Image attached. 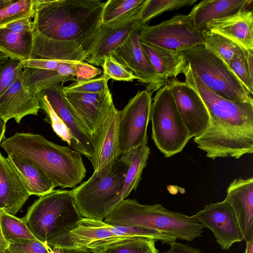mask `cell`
<instances>
[{
    "label": "cell",
    "instance_id": "1",
    "mask_svg": "<svg viewBox=\"0 0 253 253\" xmlns=\"http://www.w3.org/2000/svg\"><path fill=\"white\" fill-rule=\"evenodd\" d=\"M105 3L100 0H34L35 58L86 60L101 26Z\"/></svg>",
    "mask_w": 253,
    "mask_h": 253
},
{
    "label": "cell",
    "instance_id": "2",
    "mask_svg": "<svg viewBox=\"0 0 253 253\" xmlns=\"http://www.w3.org/2000/svg\"><path fill=\"white\" fill-rule=\"evenodd\" d=\"M185 82L199 94L208 109L210 125L193 140L206 157L240 158L253 152V102L226 99L208 88L187 64Z\"/></svg>",
    "mask_w": 253,
    "mask_h": 253
},
{
    "label": "cell",
    "instance_id": "3",
    "mask_svg": "<svg viewBox=\"0 0 253 253\" xmlns=\"http://www.w3.org/2000/svg\"><path fill=\"white\" fill-rule=\"evenodd\" d=\"M0 146L7 156L22 158L37 167L54 187L75 188L86 175L80 152L51 142L41 134L17 132L5 137Z\"/></svg>",
    "mask_w": 253,
    "mask_h": 253
},
{
    "label": "cell",
    "instance_id": "4",
    "mask_svg": "<svg viewBox=\"0 0 253 253\" xmlns=\"http://www.w3.org/2000/svg\"><path fill=\"white\" fill-rule=\"evenodd\" d=\"M104 221L115 226L152 228L188 241L201 237L204 228L192 216L169 211L159 204H141L130 199L122 201Z\"/></svg>",
    "mask_w": 253,
    "mask_h": 253
},
{
    "label": "cell",
    "instance_id": "5",
    "mask_svg": "<svg viewBox=\"0 0 253 253\" xmlns=\"http://www.w3.org/2000/svg\"><path fill=\"white\" fill-rule=\"evenodd\" d=\"M134 236L152 238L162 244L176 241L172 235L145 227L115 226L103 220L82 217L72 228L48 241L50 248L78 250L82 253H94L118 240Z\"/></svg>",
    "mask_w": 253,
    "mask_h": 253
},
{
    "label": "cell",
    "instance_id": "6",
    "mask_svg": "<svg viewBox=\"0 0 253 253\" xmlns=\"http://www.w3.org/2000/svg\"><path fill=\"white\" fill-rule=\"evenodd\" d=\"M82 217L72 190L58 189L35 200L22 218L35 237L47 244L73 227Z\"/></svg>",
    "mask_w": 253,
    "mask_h": 253
},
{
    "label": "cell",
    "instance_id": "7",
    "mask_svg": "<svg viewBox=\"0 0 253 253\" xmlns=\"http://www.w3.org/2000/svg\"><path fill=\"white\" fill-rule=\"evenodd\" d=\"M128 168L127 160L122 155L110 172L100 176L93 172L88 180L72 190L83 217L103 220L119 205Z\"/></svg>",
    "mask_w": 253,
    "mask_h": 253
},
{
    "label": "cell",
    "instance_id": "8",
    "mask_svg": "<svg viewBox=\"0 0 253 253\" xmlns=\"http://www.w3.org/2000/svg\"><path fill=\"white\" fill-rule=\"evenodd\" d=\"M63 84H55L36 94L45 122L54 132L73 149L90 161L92 157L93 137L74 114L62 92Z\"/></svg>",
    "mask_w": 253,
    "mask_h": 253
},
{
    "label": "cell",
    "instance_id": "9",
    "mask_svg": "<svg viewBox=\"0 0 253 253\" xmlns=\"http://www.w3.org/2000/svg\"><path fill=\"white\" fill-rule=\"evenodd\" d=\"M150 120L153 140L166 158L181 152L191 139L167 84L157 91Z\"/></svg>",
    "mask_w": 253,
    "mask_h": 253
},
{
    "label": "cell",
    "instance_id": "10",
    "mask_svg": "<svg viewBox=\"0 0 253 253\" xmlns=\"http://www.w3.org/2000/svg\"><path fill=\"white\" fill-rule=\"evenodd\" d=\"M186 64L210 89L229 100L253 102L251 95L228 66L203 44L180 52Z\"/></svg>",
    "mask_w": 253,
    "mask_h": 253
},
{
    "label": "cell",
    "instance_id": "11",
    "mask_svg": "<svg viewBox=\"0 0 253 253\" xmlns=\"http://www.w3.org/2000/svg\"><path fill=\"white\" fill-rule=\"evenodd\" d=\"M136 28L141 43L176 52L204 44L203 32L195 29L189 14H177L157 25Z\"/></svg>",
    "mask_w": 253,
    "mask_h": 253
},
{
    "label": "cell",
    "instance_id": "12",
    "mask_svg": "<svg viewBox=\"0 0 253 253\" xmlns=\"http://www.w3.org/2000/svg\"><path fill=\"white\" fill-rule=\"evenodd\" d=\"M152 93L139 91L119 111L118 125L120 156L142 145H147V127L150 120Z\"/></svg>",
    "mask_w": 253,
    "mask_h": 253
},
{
    "label": "cell",
    "instance_id": "13",
    "mask_svg": "<svg viewBox=\"0 0 253 253\" xmlns=\"http://www.w3.org/2000/svg\"><path fill=\"white\" fill-rule=\"evenodd\" d=\"M110 54L131 72L138 82L145 84L148 91L152 93L165 85L158 77L143 50L136 27L130 32L122 44Z\"/></svg>",
    "mask_w": 253,
    "mask_h": 253
},
{
    "label": "cell",
    "instance_id": "14",
    "mask_svg": "<svg viewBox=\"0 0 253 253\" xmlns=\"http://www.w3.org/2000/svg\"><path fill=\"white\" fill-rule=\"evenodd\" d=\"M192 216L212 232L222 250H228L234 243L244 240L234 211L225 199L207 205Z\"/></svg>",
    "mask_w": 253,
    "mask_h": 253
},
{
    "label": "cell",
    "instance_id": "15",
    "mask_svg": "<svg viewBox=\"0 0 253 253\" xmlns=\"http://www.w3.org/2000/svg\"><path fill=\"white\" fill-rule=\"evenodd\" d=\"M167 84L188 130L190 138L200 136L206 130L210 122L204 101L197 92L185 82L175 78L169 79Z\"/></svg>",
    "mask_w": 253,
    "mask_h": 253
},
{
    "label": "cell",
    "instance_id": "16",
    "mask_svg": "<svg viewBox=\"0 0 253 253\" xmlns=\"http://www.w3.org/2000/svg\"><path fill=\"white\" fill-rule=\"evenodd\" d=\"M63 93L74 114L93 137L114 105L109 89L101 93Z\"/></svg>",
    "mask_w": 253,
    "mask_h": 253
},
{
    "label": "cell",
    "instance_id": "17",
    "mask_svg": "<svg viewBox=\"0 0 253 253\" xmlns=\"http://www.w3.org/2000/svg\"><path fill=\"white\" fill-rule=\"evenodd\" d=\"M119 111L114 105L97 133L94 135L92 157L90 160L94 172L104 176L112 169L120 157L119 148Z\"/></svg>",
    "mask_w": 253,
    "mask_h": 253
},
{
    "label": "cell",
    "instance_id": "18",
    "mask_svg": "<svg viewBox=\"0 0 253 253\" xmlns=\"http://www.w3.org/2000/svg\"><path fill=\"white\" fill-rule=\"evenodd\" d=\"M225 200L232 208L243 240L253 239V178L234 179L228 186Z\"/></svg>",
    "mask_w": 253,
    "mask_h": 253
},
{
    "label": "cell",
    "instance_id": "19",
    "mask_svg": "<svg viewBox=\"0 0 253 253\" xmlns=\"http://www.w3.org/2000/svg\"><path fill=\"white\" fill-rule=\"evenodd\" d=\"M21 74L0 96V118L5 123L14 119L19 124L22 119L27 115H38L40 109L37 95L24 87Z\"/></svg>",
    "mask_w": 253,
    "mask_h": 253
},
{
    "label": "cell",
    "instance_id": "20",
    "mask_svg": "<svg viewBox=\"0 0 253 253\" xmlns=\"http://www.w3.org/2000/svg\"><path fill=\"white\" fill-rule=\"evenodd\" d=\"M206 30L229 39L246 50H253V10L243 9L212 20L207 24Z\"/></svg>",
    "mask_w": 253,
    "mask_h": 253
},
{
    "label": "cell",
    "instance_id": "21",
    "mask_svg": "<svg viewBox=\"0 0 253 253\" xmlns=\"http://www.w3.org/2000/svg\"><path fill=\"white\" fill-rule=\"evenodd\" d=\"M30 196L8 158L0 152V209L15 215Z\"/></svg>",
    "mask_w": 253,
    "mask_h": 253
},
{
    "label": "cell",
    "instance_id": "22",
    "mask_svg": "<svg viewBox=\"0 0 253 253\" xmlns=\"http://www.w3.org/2000/svg\"><path fill=\"white\" fill-rule=\"evenodd\" d=\"M252 2L250 0H204L195 5L188 14L195 29L203 32L211 21L247 9Z\"/></svg>",
    "mask_w": 253,
    "mask_h": 253
},
{
    "label": "cell",
    "instance_id": "23",
    "mask_svg": "<svg viewBox=\"0 0 253 253\" xmlns=\"http://www.w3.org/2000/svg\"><path fill=\"white\" fill-rule=\"evenodd\" d=\"M138 20L115 27L101 24L93 48L86 60L87 62L91 65L102 66L105 58L117 49L137 27Z\"/></svg>",
    "mask_w": 253,
    "mask_h": 253
},
{
    "label": "cell",
    "instance_id": "24",
    "mask_svg": "<svg viewBox=\"0 0 253 253\" xmlns=\"http://www.w3.org/2000/svg\"><path fill=\"white\" fill-rule=\"evenodd\" d=\"M141 44L158 77L165 84L169 78H175L178 75L183 74L186 61L180 52L144 43Z\"/></svg>",
    "mask_w": 253,
    "mask_h": 253
},
{
    "label": "cell",
    "instance_id": "25",
    "mask_svg": "<svg viewBox=\"0 0 253 253\" xmlns=\"http://www.w3.org/2000/svg\"><path fill=\"white\" fill-rule=\"evenodd\" d=\"M7 158L30 196L40 197L54 190V186L35 166L16 156Z\"/></svg>",
    "mask_w": 253,
    "mask_h": 253
},
{
    "label": "cell",
    "instance_id": "26",
    "mask_svg": "<svg viewBox=\"0 0 253 253\" xmlns=\"http://www.w3.org/2000/svg\"><path fill=\"white\" fill-rule=\"evenodd\" d=\"M146 0L106 1L102 14V24L115 27L138 19Z\"/></svg>",
    "mask_w": 253,
    "mask_h": 253
},
{
    "label": "cell",
    "instance_id": "27",
    "mask_svg": "<svg viewBox=\"0 0 253 253\" xmlns=\"http://www.w3.org/2000/svg\"><path fill=\"white\" fill-rule=\"evenodd\" d=\"M150 154L147 145H142L122 155L128 163V168L121 192L122 201L137 189Z\"/></svg>",
    "mask_w": 253,
    "mask_h": 253
},
{
    "label": "cell",
    "instance_id": "28",
    "mask_svg": "<svg viewBox=\"0 0 253 253\" xmlns=\"http://www.w3.org/2000/svg\"><path fill=\"white\" fill-rule=\"evenodd\" d=\"M0 52L21 61L36 58L32 33L16 34L5 28H0Z\"/></svg>",
    "mask_w": 253,
    "mask_h": 253
},
{
    "label": "cell",
    "instance_id": "29",
    "mask_svg": "<svg viewBox=\"0 0 253 253\" xmlns=\"http://www.w3.org/2000/svg\"><path fill=\"white\" fill-rule=\"evenodd\" d=\"M21 79L24 87L34 94H37L55 84L77 80L73 77L61 75L55 70H42L24 67Z\"/></svg>",
    "mask_w": 253,
    "mask_h": 253
},
{
    "label": "cell",
    "instance_id": "30",
    "mask_svg": "<svg viewBox=\"0 0 253 253\" xmlns=\"http://www.w3.org/2000/svg\"><path fill=\"white\" fill-rule=\"evenodd\" d=\"M203 35L205 47L227 66L236 55L246 50L232 41L217 33L206 30L203 31Z\"/></svg>",
    "mask_w": 253,
    "mask_h": 253
},
{
    "label": "cell",
    "instance_id": "31",
    "mask_svg": "<svg viewBox=\"0 0 253 253\" xmlns=\"http://www.w3.org/2000/svg\"><path fill=\"white\" fill-rule=\"evenodd\" d=\"M156 241L143 237H129L113 242L94 253H159Z\"/></svg>",
    "mask_w": 253,
    "mask_h": 253
},
{
    "label": "cell",
    "instance_id": "32",
    "mask_svg": "<svg viewBox=\"0 0 253 253\" xmlns=\"http://www.w3.org/2000/svg\"><path fill=\"white\" fill-rule=\"evenodd\" d=\"M1 227L4 237L9 244L39 241L30 230L23 218H18L4 211L1 216Z\"/></svg>",
    "mask_w": 253,
    "mask_h": 253
},
{
    "label": "cell",
    "instance_id": "33",
    "mask_svg": "<svg viewBox=\"0 0 253 253\" xmlns=\"http://www.w3.org/2000/svg\"><path fill=\"white\" fill-rule=\"evenodd\" d=\"M228 66L248 92L253 95V50H245L236 55Z\"/></svg>",
    "mask_w": 253,
    "mask_h": 253
},
{
    "label": "cell",
    "instance_id": "34",
    "mask_svg": "<svg viewBox=\"0 0 253 253\" xmlns=\"http://www.w3.org/2000/svg\"><path fill=\"white\" fill-rule=\"evenodd\" d=\"M196 1V0H147L137 21V27L145 25L165 12L191 5Z\"/></svg>",
    "mask_w": 253,
    "mask_h": 253
},
{
    "label": "cell",
    "instance_id": "35",
    "mask_svg": "<svg viewBox=\"0 0 253 253\" xmlns=\"http://www.w3.org/2000/svg\"><path fill=\"white\" fill-rule=\"evenodd\" d=\"M56 70L62 76L75 77L77 82L93 78L102 73L99 68L79 61L65 60L60 63Z\"/></svg>",
    "mask_w": 253,
    "mask_h": 253
},
{
    "label": "cell",
    "instance_id": "36",
    "mask_svg": "<svg viewBox=\"0 0 253 253\" xmlns=\"http://www.w3.org/2000/svg\"><path fill=\"white\" fill-rule=\"evenodd\" d=\"M34 0H19L0 10V28L16 20L33 18Z\"/></svg>",
    "mask_w": 253,
    "mask_h": 253
},
{
    "label": "cell",
    "instance_id": "37",
    "mask_svg": "<svg viewBox=\"0 0 253 253\" xmlns=\"http://www.w3.org/2000/svg\"><path fill=\"white\" fill-rule=\"evenodd\" d=\"M24 68L23 61L14 58H9L0 66V96L14 83Z\"/></svg>",
    "mask_w": 253,
    "mask_h": 253
},
{
    "label": "cell",
    "instance_id": "38",
    "mask_svg": "<svg viewBox=\"0 0 253 253\" xmlns=\"http://www.w3.org/2000/svg\"><path fill=\"white\" fill-rule=\"evenodd\" d=\"M109 79L104 75L96 78H91L76 82L69 85L63 86V92L73 91L84 93H101L109 89Z\"/></svg>",
    "mask_w": 253,
    "mask_h": 253
},
{
    "label": "cell",
    "instance_id": "39",
    "mask_svg": "<svg viewBox=\"0 0 253 253\" xmlns=\"http://www.w3.org/2000/svg\"><path fill=\"white\" fill-rule=\"evenodd\" d=\"M103 75L109 80L112 79L119 81L132 82L136 77L133 73L118 62L111 54L107 56L101 66Z\"/></svg>",
    "mask_w": 253,
    "mask_h": 253
},
{
    "label": "cell",
    "instance_id": "40",
    "mask_svg": "<svg viewBox=\"0 0 253 253\" xmlns=\"http://www.w3.org/2000/svg\"><path fill=\"white\" fill-rule=\"evenodd\" d=\"M7 249L11 253H50L52 250L47 244H43L40 241L10 244Z\"/></svg>",
    "mask_w": 253,
    "mask_h": 253
},
{
    "label": "cell",
    "instance_id": "41",
    "mask_svg": "<svg viewBox=\"0 0 253 253\" xmlns=\"http://www.w3.org/2000/svg\"><path fill=\"white\" fill-rule=\"evenodd\" d=\"M65 60H58L40 58L27 59L23 61L24 67L42 70H55L58 65Z\"/></svg>",
    "mask_w": 253,
    "mask_h": 253
},
{
    "label": "cell",
    "instance_id": "42",
    "mask_svg": "<svg viewBox=\"0 0 253 253\" xmlns=\"http://www.w3.org/2000/svg\"><path fill=\"white\" fill-rule=\"evenodd\" d=\"M32 18H24L14 21L4 28L16 34L32 33L33 28Z\"/></svg>",
    "mask_w": 253,
    "mask_h": 253
},
{
    "label": "cell",
    "instance_id": "43",
    "mask_svg": "<svg viewBox=\"0 0 253 253\" xmlns=\"http://www.w3.org/2000/svg\"><path fill=\"white\" fill-rule=\"evenodd\" d=\"M169 245L170 249L163 253H202L198 249L176 241L170 243Z\"/></svg>",
    "mask_w": 253,
    "mask_h": 253
},
{
    "label": "cell",
    "instance_id": "44",
    "mask_svg": "<svg viewBox=\"0 0 253 253\" xmlns=\"http://www.w3.org/2000/svg\"><path fill=\"white\" fill-rule=\"evenodd\" d=\"M4 211L0 209V253H3L9 246V243L5 239L1 227V218Z\"/></svg>",
    "mask_w": 253,
    "mask_h": 253
},
{
    "label": "cell",
    "instance_id": "45",
    "mask_svg": "<svg viewBox=\"0 0 253 253\" xmlns=\"http://www.w3.org/2000/svg\"><path fill=\"white\" fill-rule=\"evenodd\" d=\"M6 124L1 118H0V143L3 140L5 136V131L6 129Z\"/></svg>",
    "mask_w": 253,
    "mask_h": 253
},
{
    "label": "cell",
    "instance_id": "46",
    "mask_svg": "<svg viewBox=\"0 0 253 253\" xmlns=\"http://www.w3.org/2000/svg\"><path fill=\"white\" fill-rule=\"evenodd\" d=\"M16 1L14 0H0V10L5 8Z\"/></svg>",
    "mask_w": 253,
    "mask_h": 253
},
{
    "label": "cell",
    "instance_id": "47",
    "mask_svg": "<svg viewBox=\"0 0 253 253\" xmlns=\"http://www.w3.org/2000/svg\"><path fill=\"white\" fill-rule=\"evenodd\" d=\"M245 253H253V239L246 242Z\"/></svg>",
    "mask_w": 253,
    "mask_h": 253
},
{
    "label": "cell",
    "instance_id": "48",
    "mask_svg": "<svg viewBox=\"0 0 253 253\" xmlns=\"http://www.w3.org/2000/svg\"><path fill=\"white\" fill-rule=\"evenodd\" d=\"M63 251V250L58 248H53L52 249L50 253H62Z\"/></svg>",
    "mask_w": 253,
    "mask_h": 253
},
{
    "label": "cell",
    "instance_id": "49",
    "mask_svg": "<svg viewBox=\"0 0 253 253\" xmlns=\"http://www.w3.org/2000/svg\"><path fill=\"white\" fill-rule=\"evenodd\" d=\"M62 253H82L78 250H64Z\"/></svg>",
    "mask_w": 253,
    "mask_h": 253
},
{
    "label": "cell",
    "instance_id": "50",
    "mask_svg": "<svg viewBox=\"0 0 253 253\" xmlns=\"http://www.w3.org/2000/svg\"><path fill=\"white\" fill-rule=\"evenodd\" d=\"M3 253H11L8 249H7Z\"/></svg>",
    "mask_w": 253,
    "mask_h": 253
}]
</instances>
